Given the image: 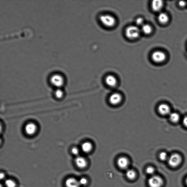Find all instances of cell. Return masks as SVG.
Instances as JSON below:
<instances>
[{"mask_svg": "<svg viewBox=\"0 0 187 187\" xmlns=\"http://www.w3.org/2000/svg\"><path fill=\"white\" fill-rule=\"evenodd\" d=\"M141 29L137 26H130L125 30L126 36L130 40H134L138 38L140 35Z\"/></svg>", "mask_w": 187, "mask_h": 187, "instance_id": "obj_1", "label": "cell"}, {"mask_svg": "<svg viewBox=\"0 0 187 187\" xmlns=\"http://www.w3.org/2000/svg\"><path fill=\"white\" fill-rule=\"evenodd\" d=\"M181 156L178 153H173L169 156L167 162L169 166L172 168L179 166L182 162Z\"/></svg>", "mask_w": 187, "mask_h": 187, "instance_id": "obj_2", "label": "cell"}, {"mask_svg": "<svg viewBox=\"0 0 187 187\" xmlns=\"http://www.w3.org/2000/svg\"><path fill=\"white\" fill-rule=\"evenodd\" d=\"M100 19L102 24L107 27H113L116 25V19L114 16L110 15H102L100 16Z\"/></svg>", "mask_w": 187, "mask_h": 187, "instance_id": "obj_3", "label": "cell"}, {"mask_svg": "<svg viewBox=\"0 0 187 187\" xmlns=\"http://www.w3.org/2000/svg\"><path fill=\"white\" fill-rule=\"evenodd\" d=\"M148 184L150 187H161L164 184V181L161 176L153 175L149 178Z\"/></svg>", "mask_w": 187, "mask_h": 187, "instance_id": "obj_4", "label": "cell"}, {"mask_svg": "<svg viewBox=\"0 0 187 187\" xmlns=\"http://www.w3.org/2000/svg\"><path fill=\"white\" fill-rule=\"evenodd\" d=\"M123 97L122 94L119 92H114L111 94L109 98V103L112 106L119 105L122 102Z\"/></svg>", "mask_w": 187, "mask_h": 187, "instance_id": "obj_5", "label": "cell"}, {"mask_svg": "<svg viewBox=\"0 0 187 187\" xmlns=\"http://www.w3.org/2000/svg\"><path fill=\"white\" fill-rule=\"evenodd\" d=\"M24 131L27 135L29 136H33L36 134L38 131V126L34 122H29L25 125Z\"/></svg>", "mask_w": 187, "mask_h": 187, "instance_id": "obj_6", "label": "cell"}, {"mask_svg": "<svg viewBox=\"0 0 187 187\" xmlns=\"http://www.w3.org/2000/svg\"><path fill=\"white\" fill-rule=\"evenodd\" d=\"M50 82L52 85L57 89H60L64 84V79L62 76L55 74L51 77Z\"/></svg>", "mask_w": 187, "mask_h": 187, "instance_id": "obj_7", "label": "cell"}, {"mask_svg": "<svg viewBox=\"0 0 187 187\" xmlns=\"http://www.w3.org/2000/svg\"><path fill=\"white\" fill-rule=\"evenodd\" d=\"M151 58L154 62L161 63L165 60L166 56L164 52L161 51H156L152 54Z\"/></svg>", "mask_w": 187, "mask_h": 187, "instance_id": "obj_8", "label": "cell"}, {"mask_svg": "<svg viewBox=\"0 0 187 187\" xmlns=\"http://www.w3.org/2000/svg\"><path fill=\"white\" fill-rule=\"evenodd\" d=\"M158 111L160 114L163 116H169L171 113L170 106L166 103H162L158 106Z\"/></svg>", "mask_w": 187, "mask_h": 187, "instance_id": "obj_9", "label": "cell"}, {"mask_svg": "<svg viewBox=\"0 0 187 187\" xmlns=\"http://www.w3.org/2000/svg\"><path fill=\"white\" fill-rule=\"evenodd\" d=\"M105 82L107 86L111 88L115 87L118 83L116 78L112 75H109L106 77Z\"/></svg>", "mask_w": 187, "mask_h": 187, "instance_id": "obj_10", "label": "cell"}, {"mask_svg": "<svg viewBox=\"0 0 187 187\" xmlns=\"http://www.w3.org/2000/svg\"><path fill=\"white\" fill-rule=\"evenodd\" d=\"M117 162L119 168L123 169H126L129 164L128 159L124 156L121 157L118 159Z\"/></svg>", "mask_w": 187, "mask_h": 187, "instance_id": "obj_11", "label": "cell"}, {"mask_svg": "<svg viewBox=\"0 0 187 187\" xmlns=\"http://www.w3.org/2000/svg\"><path fill=\"white\" fill-rule=\"evenodd\" d=\"M164 6V2L159 0H155L152 1L151 7L152 10L155 12L161 11Z\"/></svg>", "mask_w": 187, "mask_h": 187, "instance_id": "obj_12", "label": "cell"}, {"mask_svg": "<svg viewBox=\"0 0 187 187\" xmlns=\"http://www.w3.org/2000/svg\"><path fill=\"white\" fill-rule=\"evenodd\" d=\"M75 162L76 165L79 168H85L87 165V161L83 157L78 156L75 159Z\"/></svg>", "mask_w": 187, "mask_h": 187, "instance_id": "obj_13", "label": "cell"}, {"mask_svg": "<svg viewBox=\"0 0 187 187\" xmlns=\"http://www.w3.org/2000/svg\"><path fill=\"white\" fill-rule=\"evenodd\" d=\"M93 147V145L90 142L85 141L82 143L81 148L84 153H89L92 151Z\"/></svg>", "mask_w": 187, "mask_h": 187, "instance_id": "obj_14", "label": "cell"}, {"mask_svg": "<svg viewBox=\"0 0 187 187\" xmlns=\"http://www.w3.org/2000/svg\"><path fill=\"white\" fill-rule=\"evenodd\" d=\"M65 183L67 187H79L80 186L79 181L73 178L67 179Z\"/></svg>", "mask_w": 187, "mask_h": 187, "instance_id": "obj_15", "label": "cell"}, {"mask_svg": "<svg viewBox=\"0 0 187 187\" xmlns=\"http://www.w3.org/2000/svg\"><path fill=\"white\" fill-rule=\"evenodd\" d=\"M168 116L170 121L173 123L177 124L181 121L180 115L176 112H171Z\"/></svg>", "mask_w": 187, "mask_h": 187, "instance_id": "obj_16", "label": "cell"}, {"mask_svg": "<svg viewBox=\"0 0 187 187\" xmlns=\"http://www.w3.org/2000/svg\"><path fill=\"white\" fill-rule=\"evenodd\" d=\"M158 19L160 23L163 24H165L169 22V17L168 15L166 13H161L159 15Z\"/></svg>", "mask_w": 187, "mask_h": 187, "instance_id": "obj_17", "label": "cell"}, {"mask_svg": "<svg viewBox=\"0 0 187 187\" xmlns=\"http://www.w3.org/2000/svg\"><path fill=\"white\" fill-rule=\"evenodd\" d=\"M141 31L145 34L148 35L152 33V27L149 24H144L141 26Z\"/></svg>", "mask_w": 187, "mask_h": 187, "instance_id": "obj_18", "label": "cell"}, {"mask_svg": "<svg viewBox=\"0 0 187 187\" xmlns=\"http://www.w3.org/2000/svg\"><path fill=\"white\" fill-rule=\"evenodd\" d=\"M127 177L130 180H133L135 178L137 174L134 170L129 169L127 170L126 173Z\"/></svg>", "mask_w": 187, "mask_h": 187, "instance_id": "obj_19", "label": "cell"}, {"mask_svg": "<svg viewBox=\"0 0 187 187\" xmlns=\"http://www.w3.org/2000/svg\"><path fill=\"white\" fill-rule=\"evenodd\" d=\"M55 97L58 99H61L64 96V92L60 89H57L54 92Z\"/></svg>", "mask_w": 187, "mask_h": 187, "instance_id": "obj_20", "label": "cell"}, {"mask_svg": "<svg viewBox=\"0 0 187 187\" xmlns=\"http://www.w3.org/2000/svg\"><path fill=\"white\" fill-rule=\"evenodd\" d=\"M169 156H168L166 152L164 151L161 152L159 154V159L162 161H167Z\"/></svg>", "mask_w": 187, "mask_h": 187, "instance_id": "obj_21", "label": "cell"}, {"mask_svg": "<svg viewBox=\"0 0 187 187\" xmlns=\"http://www.w3.org/2000/svg\"><path fill=\"white\" fill-rule=\"evenodd\" d=\"M5 185L7 187H16V182L11 179H7L5 182Z\"/></svg>", "mask_w": 187, "mask_h": 187, "instance_id": "obj_22", "label": "cell"}, {"mask_svg": "<svg viewBox=\"0 0 187 187\" xmlns=\"http://www.w3.org/2000/svg\"><path fill=\"white\" fill-rule=\"evenodd\" d=\"M136 24L137 26H143L144 24V20L143 18L141 17H139L136 19Z\"/></svg>", "mask_w": 187, "mask_h": 187, "instance_id": "obj_23", "label": "cell"}, {"mask_svg": "<svg viewBox=\"0 0 187 187\" xmlns=\"http://www.w3.org/2000/svg\"><path fill=\"white\" fill-rule=\"evenodd\" d=\"M72 153L75 155H78L80 153V150L77 146H73L71 149Z\"/></svg>", "mask_w": 187, "mask_h": 187, "instance_id": "obj_24", "label": "cell"}, {"mask_svg": "<svg viewBox=\"0 0 187 187\" xmlns=\"http://www.w3.org/2000/svg\"><path fill=\"white\" fill-rule=\"evenodd\" d=\"M146 173H148V174L153 176L154 173H155V170L154 167L151 166H149L146 168Z\"/></svg>", "mask_w": 187, "mask_h": 187, "instance_id": "obj_25", "label": "cell"}, {"mask_svg": "<svg viewBox=\"0 0 187 187\" xmlns=\"http://www.w3.org/2000/svg\"><path fill=\"white\" fill-rule=\"evenodd\" d=\"M79 184L80 185H85L87 183V180L86 178H82L79 181Z\"/></svg>", "mask_w": 187, "mask_h": 187, "instance_id": "obj_26", "label": "cell"}, {"mask_svg": "<svg viewBox=\"0 0 187 187\" xmlns=\"http://www.w3.org/2000/svg\"><path fill=\"white\" fill-rule=\"evenodd\" d=\"M182 122L184 126L187 128V116L183 118L182 119Z\"/></svg>", "mask_w": 187, "mask_h": 187, "instance_id": "obj_27", "label": "cell"}, {"mask_svg": "<svg viewBox=\"0 0 187 187\" xmlns=\"http://www.w3.org/2000/svg\"><path fill=\"white\" fill-rule=\"evenodd\" d=\"M179 4L180 6L181 7H184L186 5V2L185 1H179Z\"/></svg>", "mask_w": 187, "mask_h": 187, "instance_id": "obj_28", "label": "cell"}, {"mask_svg": "<svg viewBox=\"0 0 187 187\" xmlns=\"http://www.w3.org/2000/svg\"><path fill=\"white\" fill-rule=\"evenodd\" d=\"M4 177H5V175L3 173H1V174H0V178H1V179H4Z\"/></svg>", "mask_w": 187, "mask_h": 187, "instance_id": "obj_29", "label": "cell"}, {"mask_svg": "<svg viewBox=\"0 0 187 187\" xmlns=\"http://www.w3.org/2000/svg\"><path fill=\"white\" fill-rule=\"evenodd\" d=\"M185 183H186V184L187 186V178H186V180H185Z\"/></svg>", "mask_w": 187, "mask_h": 187, "instance_id": "obj_30", "label": "cell"}]
</instances>
